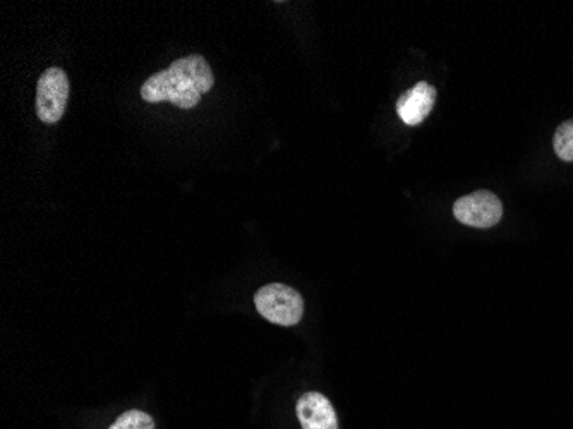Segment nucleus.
I'll return each mask as SVG.
<instances>
[{"mask_svg": "<svg viewBox=\"0 0 573 429\" xmlns=\"http://www.w3.org/2000/svg\"><path fill=\"white\" fill-rule=\"evenodd\" d=\"M297 418L303 429H338L337 413L319 392H307L299 398Z\"/></svg>", "mask_w": 573, "mask_h": 429, "instance_id": "obj_6", "label": "nucleus"}, {"mask_svg": "<svg viewBox=\"0 0 573 429\" xmlns=\"http://www.w3.org/2000/svg\"><path fill=\"white\" fill-rule=\"evenodd\" d=\"M554 154L563 162H573V118L560 124L554 131Z\"/></svg>", "mask_w": 573, "mask_h": 429, "instance_id": "obj_7", "label": "nucleus"}, {"mask_svg": "<svg viewBox=\"0 0 573 429\" xmlns=\"http://www.w3.org/2000/svg\"><path fill=\"white\" fill-rule=\"evenodd\" d=\"M256 309L271 324L294 327L304 316L303 296L285 284H268L255 294Z\"/></svg>", "mask_w": 573, "mask_h": 429, "instance_id": "obj_2", "label": "nucleus"}, {"mask_svg": "<svg viewBox=\"0 0 573 429\" xmlns=\"http://www.w3.org/2000/svg\"><path fill=\"white\" fill-rule=\"evenodd\" d=\"M109 429H155V421L149 414L133 409L121 414Z\"/></svg>", "mask_w": 573, "mask_h": 429, "instance_id": "obj_8", "label": "nucleus"}, {"mask_svg": "<svg viewBox=\"0 0 573 429\" xmlns=\"http://www.w3.org/2000/svg\"><path fill=\"white\" fill-rule=\"evenodd\" d=\"M215 84L212 67L203 56L173 60L169 69L149 76L142 87V99L148 103L170 102L179 109H194L201 97Z\"/></svg>", "mask_w": 573, "mask_h": 429, "instance_id": "obj_1", "label": "nucleus"}, {"mask_svg": "<svg viewBox=\"0 0 573 429\" xmlns=\"http://www.w3.org/2000/svg\"><path fill=\"white\" fill-rule=\"evenodd\" d=\"M453 215L460 224L468 225V227L491 229L502 221L503 203L491 191H475V193L459 197L456 201Z\"/></svg>", "mask_w": 573, "mask_h": 429, "instance_id": "obj_4", "label": "nucleus"}, {"mask_svg": "<svg viewBox=\"0 0 573 429\" xmlns=\"http://www.w3.org/2000/svg\"><path fill=\"white\" fill-rule=\"evenodd\" d=\"M69 78L60 67H50L36 83V115L45 124H56L66 112Z\"/></svg>", "mask_w": 573, "mask_h": 429, "instance_id": "obj_3", "label": "nucleus"}, {"mask_svg": "<svg viewBox=\"0 0 573 429\" xmlns=\"http://www.w3.org/2000/svg\"><path fill=\"white\" fill-rule=\"evenodd\" d=\"M438 99V91L432 84L420 81L397 100V114L408 126L425 123L431 114Z\"/></svg>", "mask_w": 573, "mask_h": 429, "instance_id": "obj_5", "label": "nucleus"}]
</instances>
